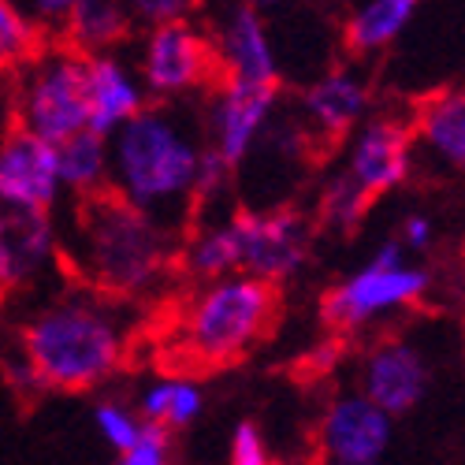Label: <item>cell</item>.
Here are the masks:
<instances>
[{"label":"cell","mask_w":465,"mask_h":465,"mask_svg":"<svg viewBox=\"0 0 465 465\" xmlns=\"http://www.w3.org/2000/svg\"><path fill=\"white\" fill-rule=\"evenodd\" d=\"M205 134L183 108L145 104L108 134V190L164 227L193 216Z\"/></svg>","instance_id":"6da1fadb"},{"label":"cell","mask_w":465,"mask_h":465,"mask_svg":"<svg viewBox=\"0 0 465 465\" xmlns=\"http://www.w3.org/2000/svg\"><path fill=\"white\" fill-rule=\"evenodd\" d=\"M127 342L120 298L83 287L49 298L23 321V365L49 391H90L120 372Z\"/></svg>","instance_id":"7a4b0ae2"},{"label":"cell","mask_w":465,"mask_h":465,"mask_svg":"<svg viewBox=\"0 0 465 465\" xmlns=\"http://www.w3.org/2000/svg\"><path fill=\"white\" fill-rule=\"evenodd\" d=\"M175 253V231L112 190L79 198L64 242V257L83 283L120 302L157 294L172 276Z\"/></svg>","instance_id":"3957f363"},{"label":"cell","mask_w":465,"mask_h":465,"mask_svg":"<svg viewBox=\"0 0 465 465\" xmlns=\"http://www.w3.org/2000/svg\"><path fill=\"white\" fill-rule=\"evenodd\" d=\"M272 317V283L250 272H227L205 280V287L183 305L175 324V346L193 365H227L261 342Z\"/></svg>","instance_id":"277c9868"},{"label":"cell","mask_w":465,"mask_h":465,"mask_svg":"<svg viewBox=\"0 0 465 465\" xmlns=\"http://www.w3.org/2000/svg\"><path fill=\"white\" fill-rule=\"evenodd\" d=\"M12 112L15 124L30 127L34 134L49 138L53 145L71 138L74 131L90 127V104H86V53L71 45L34 49L15 71Z\"/></svg>","instance_id":"5b68a950"},{"label":"cell","mask_w":465,"mask_h":465,"mask_svg":"<svg viewBox=\"0 0 465 465\" xmlns=\"http://www.w3.org/2000/svg\"><path fill=\"white\" fill-rule=\"evenodd\" d=\"M424 291H429V272L406 261L402 242H383L358 272L328 291L321 313L335 331H361L399 309H410L424 298Z\"/></svg>","instance_id":"8992f818"},{"label":"cell","mask_w":465,"mask_h":465,"mask_svg":"<svg viewBox=\"0 0 465 465\" xmlns=\"http://www.w3.org/2000/svg\"><path fill=\"white\" fill-rule=\"evenodd\" d=\"M138 74L149 97H157V101H183L190 94H198L216 74L213 37H205L186 19L149 26L142 42Z\"/></svg>","instance_id":"52a82bcc"},{"label":"cell","mask_w":465,"mask_h":465,"mask_svg":"<svg viewBox=\"0 0 465 465\" xmlns=\"http://www.w3.org/2000/svg\"><path fill=\"white\" fill-rule=\"evenodd\" d=\"M60 257V239L49 209L0 193V298L37 291Z\"/></svg>","instance_id":"ba28073f"},{"label":"cell","mask_w":465,"mask_h":465,"mask_svg":"<svg viewBox=\"0 0 465 465\" xmlns=\"http://www.w3.org/2000/svg\"><path fill=\"white\" fill-rule=\"evenodd\" d=\"M276 104H280L276 83L223 79L205 108V124H202L205 145L220 153L231 168L242 164L253 153V145L261 142V134L268 131V124H272Z\"/></svg>","instance_id":"9c48e42d"},{"label":"cell","mask_w":465,"mask_h":465,"mask_svg":"<svg viewBox=\"0 0 465 465\" xmlns=\"http://www.w3.org/2000/svg\"><path fill=\"white\" fill-rule=\"evenodd\" d=\"M395 440V417L365 391L339 395L321 417V458L335 465H376Z\"/></svg>","instance_id":"30bf717a"},{"label":"cell","mask_w":465,"mask_h":465,"mask_svg":"<svg viewBox=\"0 0 465 465\" xmlns=\"http://www.w3.org/2000/svg\"><path fill=\"white\" fill-rule=\"evenodd\" d=\"M239 246H242V272L280 283L298 276L309 261V220L291 209L276 213H239Z\"/></svg>","instance_id":"8fae6325"},{"label":"cell","mask_w":465,"mask_h":465,"mask_svg":"<svg viewBox=\"0 0 465 465\" xmlns=\"http://www.w3.org/2000/svg\"><path fill=\"white\" fill-rule=\"evenodd\" d=\"M0 193L56 213L64 198L56 145L23 124L0 127Z\"/></svg>","instance_id":"7c38bea8"},{"label":"cell","mask_w":465,"mask_h":465,"mask_svg":"<svg viewBox=\"0 0 465 465\" xmlns=\"http://www.w3.org/2000/svg\"><path fill=\"white\" fill-rule=\"evenodd\" d=\"M413 168V134L399 120H369L354 142L351 157H346V175H351L369 198L395 190L410 179Z\"/></svg>","instance_id":"4fadbf2b"},{"label":"cell","mask_w":465,"mask_h":465,"mask_svg":"<svg viewBox=\"0 0 465 465\" xmlns=\"http://www.w3.org/2000/svg\"><path fill=\"white\" fill-rule=\"evenodd\" d=\"M361 391L391 417H402L429 391V361L413 342L387 339L372 346L361 365Z\"/></svg>","instance_id":"5bb4252c"},{"label":"cell","mask_w":465,"mask_h":465,"mask_svg":"<svg viewBox=\"0 0 465 465\" xmlns=\"http://www.w3.org/2000/svg\"><path fill=\"white\" fill-rule=\"evenodd\" d=\"M213 49H216V71L223 79H235V83H276L280 79L276 45L268 37L261 8L253 5H239L231 15H223Z\"/></svg>","instance_id":"9a60e30c"},{"label":"cell","mask_w":465,"mask_h":465,"mask_svg":"<svg viewBox=\"0 0 465 465\" xmlns=\"http://www.w3.org/2000/svg\"><path fill=\"white\" fill-rule=\"evenodd\" d=\"M86 104H90V127L112 134L124 120L149 104V90L142 74L115 53H86Z\"/></svg>","instance_id":"2e32d148"},{"label":"cell","mask_w":465,"mask_h":465,"mask_svg":"<svg viewBox=\"0 0 465 465\" xmlns=\"http://www.w3.org/2000/svg\"><path fill=\"white\" fill-rule=\"evenodd\" d=\"M369 112V86L358 71H328L305 90L302 115L324 138L351 134Z\"/></svg>","instance_id":"e0dca14e"},{"label":"cell","mask_w":465,"mask_h":465,"mask_svg":"<svg viewBox=\"0 0 465 465\" xmlns=\"http://www.w3.org/2000/svg\"><path fill=\"white\" fill-rule=\"evenodd\" d=\"M175 257L183 264V272L202 280V283L216 280V276H227V272H242V246H239L235 216H223V220L193 227Z\"/></svg>","instance_id":"ac0fdd59"},{"label":"cell","mask_w":465,"mask_h":465,"mask_svg":"<svg viewBox=\"0 0 465 465\" xmlns=\"http://www.w3.org/2000/svg\"><path fill=\"white\" fill-rule=\"evenodd\" d=\"M131 23L134 19L124 0H74L56 37L79 53H104L131 34Z\"/></svg>","instance_id":"d6986e66"},{"label":"cell","mask_w":465,"mask_h":465,"mask_svg":"<svg viewBox=\"0 0 465 465\" xmlns=\"http://www.w3.org/2000/svg\"><path fill=\"white\" fill-rule=\"evenodd\" d=\"M417 138L440 164L465 172V90H447L424 104L417 115Z\"/></svg>","instance_id":"ffe728a7"},{"label":"cell","mask_w":465,"mask_h":465,"mask_svg":"<svg viewBox=\"0 0 465 465\" xmlns=\"http://www.w3.org/2000/svg\"><path fill=\"white\" fill-rule=\"evenodd\" d=\"M56 168L64 193L90 198V193L108 190V134L83 127L71 138L56 142Z\"/></svg>","instance_id":"44dd1931"},{"label":"cell","mask_w":465,"mask_h":465,"mask_svg":"<svg viewBox=\"0 0 465 465\" xmlns=\"http://www.w3.org/2000/svg\"><path fill=\"white\" fill-rule=\"evenodd\" d=\"M202 410H205V395L190 376H161L145 383V391L138 399V413L153 424H164L168 432L190 429L202 417Z\"/></svg>","instance_id":"7402d4cb"},{"label":"cell","mask_w":465,"mask_h":465,"mask_svg":"<svg viewBox=\"0 0 465 465\" xmlns=\"http://www.w3.org/2000/svg\"><path fill=\"white\" fill-rule=\"evenodd\" d=\"M420 0H365L346 23V45L354 53H380L395 42L417 15Z\"/></svg>","instance_id":"603a6c76"},{"label":"cell","mask_w":465,"mask_h":465,"mask_svg":"<svg viewBox=\"0 0 465 465\" xmlns=\"http://www.w3.org/2000/svg\"><path fill=\"white\" fill-rule=\"evenodd\" d=\"M369 202H372L369 193L351 175H346V172H339L321 190V205H317L321 209V223L331 227V231H342V235H351V231L365 220Z\"/></svg>","instance_id":"cb8c5ba5"},{"label":"cell","mask_w":465,"mask_h":465,"mask_svg":"<svg viewBox=\"0 0 465 465\" xmlns=\"http://www.w3.org/2000/svg\"><path fill=\"white\" fill-rule=\"evenodd\" d=\"M42 42L45 37L23 19V12L12 5V0H0V71L12 74L23 60L34 56V49Z\"/></svg>","instance_id":"d4e9b609"},{"label":"cell","mask_w":465,"mask_h":465,"mask_svg":"<svg viewBox=\"0 0 465 465\" xmlns=\"http://www.w3.org/2000/svg\"><path fill=\"white\" fill-rule=\"evenodd\" d=\"M94 424H97L101 443L108 450H115V454H124L142 432V413L124 406V402H101L94 410Z\"/></svg>","instance_id":"484cf974"},{"label":"cell","mask_w":465,"mask_h":465,"mask_svg":"<svg viewBox=\"0 0 465 465\" xmlns=\"http://www.w3.org/2000/svg\"><path fill=\"white\" fill-rule=\"evenodd\" d=\"M120 461H127V465H168L172 461V432L164 424H153L142 417V432L120 454Z\"/></svg>","instance_id":"4316f807"},{"label":"cell","mask_w":465,"mask_h":465,"mask_svg":"<svg viewBox=\"0 0 465 465\" xmlns=\"http://www.w3.org/2000/svg\"><path fill=\"white\" fill-rule=\"evenodd\" d=\"M227 458L235 465H268L272 454H268V440L264 432L257 429L253 420H239L235 432H231V443H227Z\"/></svg>","instance_id":"83f0119b"},{"label":"cell","mask_w":465,"mask_h":465,"mask_svg":"<svg viewBox=\"0 0 465 465\" xmlns=\"http://www.w3.org/2000/svg\"><path fill=\"white\" fill-rule=\"evenodd\" d=\"M12 5L23 12V19L42 37H49V34L56 37L64 19H67V12L74 8V0H12Z\"/></svg>","instance_id":"f1b7e54d"},{"label":"cell","mask_w":465,"mask_h":465,"mask_svg":"<svg viewBox=\"0 0 465 465\" xmlns=\"http://www.w3.org/2000/svg\"><path fill=\"white\" fill-rule=\"evenodd\" d=\"M134 23L157 26V23H172V19H186L202 0H124Z\"/></svg>","instance_id":"f546056e"},{"label":"cell","mask_w":465,"mask_h":465,"mask_svg":"<svg viewBox=\"0 0 465 465\" xmlns=\"http://www.w3.org/2000/svg\"><path fill=\"white\" fill-rule=\"evenodd\" d=\"M429 242H432V220L420 216V213L406 216V220H402V246H406V250H424Z\"/></svg>","instance_id":"4dcf8cb0"},{"label":"cell","mask_w":465,"mask_h":465,"mask_svg":"<svg viewBox=\"0 0 465 465\" xmlns=\"http://www.w3.org/2000/svg\"><path fill=\"white\" fill-rule=\"evenodd\" d=\"M246 5H253V8H280L283 0H246Z\"/></svg>","instance_id":"1f68e13d"},{"label":"cell","mask_w":465,"mask_h":465,"mask_svg":"<svg viewBox=\"0 0 465 465\" xmlns=\"http://www.w3.org/2000/svg\"><path fill=\"white\" fill-rule=\"evenodd\" d=\"M5 79H8V71H0V94H5Z\"/></svg>","instance_id":"d6a6232c"}]
</instances>
